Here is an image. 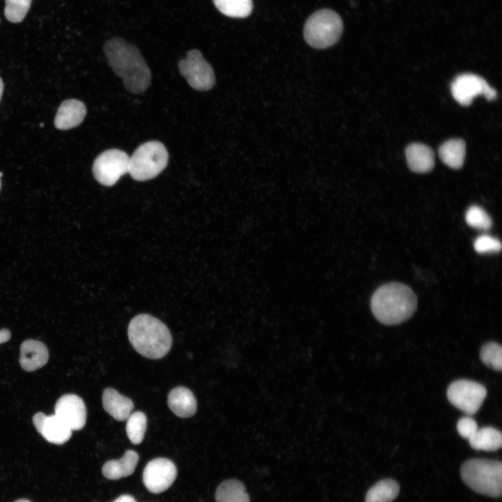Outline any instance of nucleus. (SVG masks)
I'll return each mask as SVG.
<instances>
[{
    "label": "nucleus",
    "mask_w": 502,
    "mask_h": 502,
    "mask_svg": "<svg viewBox=\"0 0 502 502\" xmlns=\"http://www.w3.org/2000/svg\"><path fill=\"white\" fill-rule=\"evenodd\" d=\"M103 52L108 64L121 78L126 89L132 93H141L149 86L151 73L139 49L123 38L114 37L107 40Z\"/></svg>",
    "instance_id": "f257e3e1"
},
{
    "label": "nucleus",
    "mask_w": 502,
    "mask_h": 502,
    "mask_svg": "<svg viewBox=\"0 0 502 502\" xmlns=\"http://www.w3.org/2000/svg\"><path fill=\"white\" fill-rule=\"evenodd\" d=\"M417 307V298L408 286L392 282L380 287L371 299V309L378 321L386 325L409 319Z\"/></svg>",
    "instance_id": "f03ea898"
},
{
    "label": "nucleus",
    "mask_w": 502,
    "mask_h": 502,
    "mask_svg": "<svg viewBox=\"0 0 502 502\" xmlns=\"http://www.w3.org/2000/svg\"><path fill=\"white\" fill-rule=\"evenodd\" d=\"M128 336L133 348L151 359L164 357L172 344V334L167 326L147 314L137 315L130 321Z\"/></svg>",
    "instance_id": "7ed1b4c3"
},
{
    "label": "nucleus",
    "mask_w": 502,
    "mask_h": 502,
    "mask_svg": "<svg viewBox=\"0 0 502 502\" xmlns=\"http://www.w3.org/2000/svg\"><path fill=\"white\" fill-rule=\"evenodd\" d=\"M461 477L473 491L489 496L499 497L502 492L501 462L471 459L462 466Z\"/></svg>",
    "instance_id": "20e7f679"
},
{
    "label": "nucleus",
    "mask_w": 502,
    "mask_h": 502,
    "mask_svg": "<svg viewBox=\"0 0 502 502\" xmlns=\"http://www.w3.org/2000/svg\"><path fill=\"white\" fill-rule=\"evenodd\" d=\"M168 152L158 141H149L139 146L130 156V176L136 181H144L158 176L168 163Z\"/></svg>",
    "instance_id": "39448f33"
},
{
    "label": "nucleus",
    "mask_w": 502,
    "mask_h": 502,
    "mask_svg": "<svg viewBox=\"0 0 502 502\" xmlns=\"http://www.w3.org/2000/svg\"><path fill=\"white\" fill-rule=\"evenodd\" d=\"M343 23L340 16L330 9L317 10L307 20L303 30L305 41L312 47L324 49L340 38Z\"/></svg>",
    "instance_id": "423d86ee"
},
{
    "label": "nucleus",
    "mask_w": 502,
    "mask_h": 502,
    "mask_svg": "<svg viewBox=\"0 0 502 502\" xmlns=\"http://www.w3.org/2000/svg\"><path fill=\"white\" fill-rule=\"evenodd\" d=\"M129 161L130 156L123 151L116 149L106 150L93 162V176L100 184L112 186L122 176L128 173Z\"/></svg>",
    "instance_id": "0eeeda50"
},
{
    "label": "nucleus",
    "mask_w": 502,
    "mask_h": 502,
    "mask_svg": "<svg viewBox=\"0 0 502 502\" xmlns=\"http://www.w3.org/2000/svg\"><path fill=\"white\" fill-rule=\"evenodd\" d=\"M178 69L189 85L195 90L208 91L215 85V77L212 66L197 49L190 50L185 58L178 62Z\"/></svg>",
    "instance_id": "6e6552de"
},
{
    "label": "nucleus",
    "mask_w": 502,
    "mask_h": 502,
    "mask_svg": "<svg viewBox=\"0 0 502 502\" xmlns=\"http://www.w3.org/2000/svg\"><path fill=\"white\" fill-rule=\"evenodd\" d=\"M486 396L485 386L466 379L452 382L447 390L450 402L469 415H473L479 410Z\"/></svg>",
    "instance_id": "1a4fd4ad"
},
{
    "label": "nucleus",
    "mask_w": 502,
    "mask_h": 502,
    "mask_svg": "<svg viewBox=\"0 0 502 502\" xmlns=\"http://www.w3.org/2000/svg\"><path fill=\"white\" fill-rule=\"evenodd\" d=\"M451 93L455 100L464 106L469 105L478 96H484L488 100L496 96V91L484 78L472 73L458 75L451 84Z\"/></svg>",
    "instance_id": "9d476101"
},
{
    "label": "nucleus",
    "mask_w": 502,
    "mask_h": 502,
    "mask_svg": "<svg viewBox=\"0 0 502 502\" xmlns=\"http://www.w3.org/2000/svg\"><path fill=\"white\" fill-rule=\"evenodd\" d=\"M177 476V469L169 459L158 457L149 462L143 471V482L151 493L159 494L167 490Z\"/></svg>",
    "instance_id": "9b49d317"
},
{
    "label": "nucleus",
    "mask_w": 502,
    "mask_h": 502,
    "mask_svg": "<svg viewBox=\"0 0 502 502\" xmlns=\"http://www.w3.org/2000/svg\"><path fill=\"white\" fill-rule=\"evenodd\" d=\"M55 415L73 430L82 429L86 420V408L82 399L73 394L61 396L55 405Z\"/></svg>",
    "instance_id": "f8f14e48"
},
{
    "label": "nucleus",
    "mask_w": 502,
    "mask_h": 502,
    "mask_svg": "<svg viewBox=\"0 0 502 502\" xmlns=\"http://www.w3.org/2000/svg\"><path fill=\"white\" fill-rule=\"evenodd\" d=\"M86 114V108L82 101L76 99L66 100L57 110L54 126L59 130H69L81 124Z\"/></svg>",
    "instance_id": "ddd939ff"
},
{
    "label": "nucleus",
    "mask_w": 502,
    "mask_h": 502,
    "mask_svg": "<svg viewBox=\"0 0 502 502\" xmlns=\"http://www.w3.org/2000/svg\"><path fill=\"white\" fill-rule=\"evenodd\" d=\"M49 358L47 347L41 342L26 340L20 347V364L22 369L31 372L44 366Z\"/></svg>",
    "instance_id": "4468645a"
},
{
    "label": "nucleus",
    "mask_w": 502,
    "mask_h": 502,
    "mask_svg": "<svg viewBox=\"0 0 502 502\" xmlns=\"http://www.w3.org/2000/svg\"><path fill=\"white\" fill-rule=\"evenodd\" d=\"M167 404L170 410L180 418L192 416L197 411V400L192 392L183 386L173 388L169 393Z\"/></svg>",
    "instance_id": "2eb2a0df"
},
{
    "label": "nucleus",
    "mask_w": 502,
    "mask_h": 502,
    "mask_svg": "<svg viewBox=\"0 0 502 502\" xmlns=\"http://www.w3.org/2000/svg\"><path fill=\"white\" fill-rule=\"evenodd\" d=\"M102 406L115 420L123 421L127 420L133 409L132 401L121 394L114 388H106L102 396Z\"/></svg>",
    "instance_id": "dca6fc26"
},
{
    "label": "nucleus",
    "mask_w": 502,
    "mask_h": 502,
    "mask_svg": "<svg viewBox=\"0 0 502 502\" xmlns=\"http://www.w3.org/2000/svg\"><path fill=\"white\" fill-rule=\"evenodd\" d=\"M405 154L409 168L415 172L425 173L434 167V152L425 144H411L406 147Z\"/></svg>",
    "instance_id": "f3484780"
},
{
    "label": "nucleus",
    "mask_w": 502,
    "mask_h": 502,
    "mask_svg": "<svg viewBox=\"0 0 502 502\" xmlns=\"http://www.w3.org/2000/svg\"><path fill=\"white\" fill-rule=\"evenodd\" d=\"M139 461L138 454L132 450L125 452L120 459L106 462L102 468V475L109 480H118L130 476Z\"/></svg>",
    "instance_id": "a211bd4d"
},
{
    "label": "nucleus",
    "mask_w": 502,
    "mask_h": 502,
    "mask_svg": "<svg viewBox=\"0 0 502 502\" xmlns=\"http://www.w3.org/2000/svg\"><path fill=\"white\" fill-rule=\"evenodd\" d=\"M48 442L61 445L69 440L72 430L55 414L47 416L38 432Z\"/></svg>",
    "instance_id": "6ab92c4d"
},
{
    "label": "nucleus",
    "mask_w": 502,
    "mask_h": 502,
    "mask_svg": "<svg viewBox=\"0 0 502 502\" xmlns=\"http://www.w3.org/2000/svg\"><path fill=\"white\" fill-rule=\"evenodd\" d=\"M439 157L448 167L460 168L464 161L466 145L461 139H451L446 141L439 150Z\"/></svg>",
    "instance_id": "aec40b11"
},
{
    "label": "nucleus",
    "mask_w": 502,
    "mask_h": 502,
    "mask_svg": "<svg viewBox=\"0 0 502 502\" xmlns=\"http://www.w3.org/2000/svg\"><path fill=\"white\" fill-rule=\"evenodd\" d=\"M471 448L475 450L495 451L502 445V436L499 430L485 427L480 429L469 439Z\"/></svg>",
    "instance_id": "412c9836"
},
{
    "label": "nucleus",
    "mask_w": 502,
    "mask_h": 502,
    "mask_svg": "<svg viewBox=\"0 0 502 502\" xmlns=\"http://www.w3.org/2000/svg\"><path fill=\"white\" fill-rule=\"evenodd\" d=\"M216 502H250L244 485L235 479L221 482L215 492Z\"/></svg>",
    "instance_id": "4be33fe9"
},
{
    "label": "nucleus",
    "mask_w": 502,
    "mask_h": 502,
    "mask_svg": "<svg viewBox=\"0 0 502 502\" xmlns=\"http://www.w3.org/2000/svg\"><path fill=\"white\" fill-rule=\"evenodd\" d=\"M400 486L393 479L377 482L367 492L365 502H391L398 495Z\"/></svg>",
    "instance_id": "5701e85b"
},
{
    "label": "nucleus",
    "mask_w": 502,
    "mask_h": 502,
    "mask_svg": "<svg viewBox=\"0 0 502 502\" xmlns=\"http://www.w3.org/2000/svg\"><path fill=\"white\" fill-rule=\"evenodd\" d=\"M213 2L220 13L230 17H246L252 10V0H213Z\"/></svg>",
    "instance_id": "b1692460"
},
{
    "label": "nucleus",
    "mask_w": 502,
    "mask_h": 502,
    "mask_svg": "<svg viewBox=\"0 0 502 502\" xmlns=\"http://www.w3.org/2000/svg\"><path fill=\"white\" fill-rule=\"evenodd\" d=\"M146 416L142 411L130 413L127 418L126 433L128 439L133 444L137 445L144 439L146 429Z\"/></svg>",
    "instance_id": "393cba45"
},
{
    "label": "nucleus",
    "mask_w": 502,
    "mask_h": 502,
    "mask_svg": "<svg viewBox=\"0 0 502 502\" xmlns=\"http://www.w3.org/2000/svg\"><path fill=\"white\" fill-rule=\"evenodd\" d=\"M31 0H5L4 15L10 22H21L26 15Z\"/></svg>",
    "instance_id": "a878e982"
},
{
    "label": "nucleus",
    "mask_w": 502,
    "mask_h": 502,
    "mask_svg": "<svg viewBox=\"0 0 502 502\" xmlns=\"http://www.w3.org/2000/svg\"><path fill=\"white\" fill-rule=\"evenodd\" d=\"M480 356L486 365L495 370H501L502 348L500 344L494 342L485 344L481 348Z\"/></svg>",
    "instance_id": "bb28decb"
},
{
    "label": "nucleus",
    "mask_w": 502,
    "mask_h": 502,
    "mask_svg": "<svg viewBox=\"0 0 502 502\" xmlns=\"http://www.w3.org/2000/svg\"><path fill=\"white\" fill-rule=\"evenodd\" d=\"M465 220L469 226L479 229H488L492 224L489 215L478 206H472L467 210Z\"/></svg>",
    "instance_id": "cd10ccee"
},
{
    "label": "nucleus",
    "mask_w": 502,
    "mask_h": 502,
    "mask_svg": "<svg viewBox=\"0 0 502 502\" xmlns=\"http://www.w3.org/2000/svg\"><path fill=\"white\" fill-rule=\"evenodd\" d=\"M475 250L480 254L499 252L501 249V242L496 238L488 235L478 236L473 243Z\"/></svg>",
    "instance_id": "c85d7f7f"
},
{
    "label": "nucleus",
    "mask_w": 502,
    "mask_h": 502,
    "mask_svg": "<svg viewBox=\"0 0 502 502\" xmlns=\"http://www.w3.org/2000/svg\"><path fill=\"white\" fill-rule=\"evenodd\" d=\"M457 429L462 437L469 439L478 430V425L472 418L463 417L458 420Z\"/></svg>",
    "instance_id": "c756f323"
},
{
    "label": "nucleus",
    "mask_w": 502,
    "mask_h": 502,
    "mask_svg": "<svg viewBox=\"0 0 502 502\" xmlns=\"http://www.w3.org/2000/svg\"><path fill=\"white\" fill-rule=\"evenodd\" d=\"M46 416L45 413L38 412L33 417V423L38 432L40 430Z\"/></svg>",
    "instance_id": "7c9ffc66"
},
{
    "label": "nucleus",
    "mask_w": 502,
    "mask_h": 502,
    "mask_svg": "<svg viewBox=\"0 0 502 502\" xmlns=\"http://www.w3.org/2000/svg\"><path fill=\"white\" fill-rule=\"evenodd\" d=\"M10 332L8 329H2L0 330V344L8 341L10 338Z\"/></svg>",
    "instance_id": "2f4dec72"
},
{
    "label": "nucleus",
    "mask_w": 502,
    "mask_h": 502,
    "mask_svg": "<svg viewBox=\"0 0 502 502\" xmlns=\"http://www.w3.org/2000/svg\"><path fill=\"white\" fill-rule=\"evenodd\" d=\"M112 502H137L136 500L130 495L123 494L119 496Z\"/></svg>",
    "instance_id": "473e14b6"
},
{
    "label": "nucleus",
    "mask_w": 502,
    "mask_h": 502,
    "mask_svg": "<svg viewBox=\"0 0 502 502\" xmlns=\"http://www.w3.org/2000/svg\"><path fill=\"white\" fill-rule=\"evenodd\" d=\"M3 91V83L1 78L0 77V100L2 96Z\"/></svg>",
    "instance_id": "72a5a7b5"
},
{
    "label": "nucleus",
    "mask_w": 502,
    "mask_h": 502,
    "mask_svg": "<svg viewBox=\"0 0 502 502\" xmlns=\"http://www.w3.org/2000/svg\"><path fill=\"white\" fill-rule=\"evenodd\" d=\"M14 502H31V501L27 499H21L16 500Z\"/></svg>",
    "instance_id": "f704fd0d"
},
{
    "label": "nucleus",
    "mask_w": 502,
    "mask_h": 502,
    "mask_svg": "<svg viewBox=\"0 0 502 502\" xmlns=\"http://www.w3.org/2000/svg\"><path fill=\"white\" fill-rule=\"evenodd\" d=\"M3 176V174L0 172V178Z\"/></svg>",
    "instance_id": "c9c22d12"
},
{
    "label": "nucleus",
    "mask_w": 502,
    "mask_h": 502,
    "mask_svg": "<svg viewBox=\"0 0 502 502\" xmlns=\"http://www.w3.org/2000/svg\"><path fill=\"white\" fill-rule=\"evenodd\" d=\"M0 188H1V180H0Z\"/></svg>",
    "instance_id": "e433bc0d"
}]
</instances>
